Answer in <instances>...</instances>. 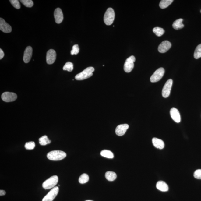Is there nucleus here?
Returning a JSON list of instances; mask_svg holds the SVG:
<instances>
[{
  "instance_id": "nucleus-1",
  "label": "nucleus",
  "mask_w": 201,
  "mask_h": 201,
  "mask_svg": "<svg viewBox=\"0 0 201 201\" xmlns=\"http://www.w3.org/2000/svg\"><path fill=\"white\" fill-rule=\"evenodd\" d=\"M66 156V154L64 152L59 150L51 151L47 154L48 159L52 160H60L64 159Z\"/></svg>"
},
{
  "instance_id": "nucleus-17",
  "label": "nucleus",
  "mask_w": 201,
  "mask_h": 201,
  "mask_svg": "<svg viewBox=\"0 0 201 201\" xmlns=\"http://www.w3.org/2000/svg\"><path fill=\"white\" fill-rule=\"evenodd\" d=\"M152 141L154 146L157 148L162 150L164 148V146H165V144H164L163 141L160 139L154 137L152 139Z\"/></svg>"
},
{
  "instance_id": "nucleus-15",
  "label": "nucleus",
  "mask_w": 201,
  "mask_h": 201,
  "mask_svg": "<svg viewBox=\"0 0 201 201\" xmlns=\"http://www.w3.org/2000/svg\"><path fill=\"white\" fill-rule=\"evenodd\" d=\"M171 117L174 122L177 123H180L181 121V116L178 110L175 108H172L170 111Z\"/></svg>"
},
{
  "instance_id": "nucleus-21",
  "label": "nucleus",
  "mask_w": 201,
  "mask_h": 201,
  "mask_svg": "<svg viewBox=\"0 0 201 201\" xmlns=\"http://www.w3.org/2000/svg\"><path fill=\"white\" fill-rule=\"evenodd\" d=\"M100 155L106 158L112 159L114 157L113 152L108 150H104L100 152Z\"/></svg>"
},
{
  "instance_id": "nucleus-30",
  "label": "nucleus",
  "mask_w": 201,
  "mask_h": 201,
  "mask_svg": "<svg viewBox=\"0 0 201 201\" xmlns=\"http://www.w3.org/2000/svg\"><path fill=\"white\" fill-rule=\"evenodd\" d=\"M79 48L78 45L75 44L73 46L70 53L72 55H76L79 53Z\"/></svg>"
},
{
  "instance_id": "nucleus-16",
  "label": "nucleus",
  "mask_w": 201,
  "mask_h": 201,
  "mask_svg": "<svg viewBox=\"0 0 201 201\" xmlns=\"http://www.w3.org/2000/svg\"><path fill=\"white\" fill-rule=\"evenodd\" d=\"M55 21L57 23H62L63 19V15L62 11L60 8H58L55 10L54 12Z\"/></svg>"
},
{
  "instance_id": "nucleus-3",
  "label": "nucleus",
  "mask_w": 201,
  "mask_h": 201,
  "mask_svg": "<svg viewBox=\"0 0 201 201\" xmlns=\"http://www.w3.org/2000/svg\"><path fill=\"white\" fill-rule=\"evenodd\" d=\"M115 11L113 8H108L104 16V20L105 24L107 26L111 25L115 20Z\"/></svg>"
},
{
  "instance_id": "nucleus-8",
  "label": "nucleus",
  "mask_w": 201,
  "mask_h": 201,
  "mask_svg": "<svg viewBox=\"0 0 201 201\" xmlns=\"http://www.w3.org/2000/svg\"><path fill=\"white\" fill-rule=\"evenodd\" d=\"M172 83L173 81L172 79H168L165 83L162 90V95L164 98H167L170 95Z\"/></svg>"
},
{
  "instance_id": "nucleus-6",
  "label": "nucleus",
  "mask_w": 201,
  "mask_h": 201,
  "mask_svg": "<svg viewBox=\"0 0 201 201\" xmlns=\"http://www.w3.org/2000/svg\"><path fill=\"white\" fill-rule=\"evenodd\" d=\"M165 73V70L162 68L158 69L156 70L150 78V81L152 83H156L161 79Z\"/></svg>"
},
{
  "instance_id": "nucleus-26",
  "label": "nucleus",
  "mask_w": 201,
  "mask_h": 201,
  "mask_svg": "<svg viewBox=\"0 0 201 201\" xmlns=\"http://www.w3.org/2000/svg\"><path fill=\"white\" fill-rule=\"evenodd\" d=\"M153 31L158 37L161 36L165 33V31L163 28L159 27L154 28L153 29Z\"/></svg>"
},
{
  "instance_id": "nucleus-25",
  "label": "nucleus",
  "mask_w": 201,
  "mask_h": 201,
  "mask_svg": "<svg viewBox=\"0 0 201 201\" xmlns=\"http://www.w3.org/2000/svg\"><path fill=\"white\" fill-rule=\"evenodd\" d=\"M194 57L196 59L201 58V44L198 46L194 51Z\"/></svg>"
},
{
  "instance_id": "nucleus-23",
  "label": "nucleus",
  "mask_w": 201,
  "mask_h": 201,
  "mask_svg": "<svg viewBox=\"0 0 201 201\" xmlns=\"http://www.w3.org/2000/svg\"><path fill=\"white\" fill-rule=\"evenodd\" d=\"M173 2V0H162L160 3V7L161 9H165L171 4Z\"/></svg>"
},
{
  "instance_id": "nucleus-19",
  "label": "nucleus",
  "mask_w": 201,
  "mask_h": 201,
  "mask_svg": "<svg viewBox=\"0 0 201 201\" xmlns=\"http://www.w3.org/2000/svg\"><path fill=\"white\" fill-rule=\"evenodd\" d=\"M182 21H183V19H181V18L178 19L174 21L172 24V26L174 29L178 30L183 28L184 25L182 23Z\"/></svg>"
},
{
  "instance_id": "nucleus-33",
  "label": "nucleus",
  "mask_w": 201,
  "mask_h": 201,
  "mask_svg": "<svg viewBox=\"0 0 201 201\" xmlns=\"http://www.w3.org/2000/svg\"><path fill=\"white\" fill-rule=\"evenodd\" d=\"M5 54L2 49H0V59H2L4 57Z\"/></svg>"
},
{
  "instance_id": "nucleus-34",
  "label": "nucleus",
  "mask_w": 201,
  "mask_h": 201,
  "mask_svg": "<svg viewBox=\"0 0 201 201\" xmlns=\"http://www.w3.org/2000/svg\"><path fill=\"white\" fill-rule=\"evenodd\" d=\"M6 192L5 191L3 190H0V196H2L5 195Z\"/></svg>"
},
{
  "instance_id": "nucleus-13",
  "label": "nucleus",
  "mask_w": 201,
  "mask_h": 201,
  "mask_svg": "<svg viewBox=\"0 0 201 201\" xmlns=\"http://www.w3.org/2000/svg\"><path fill=\"white\" fill-rule=\"evenodd\" d=\"M33 54V48L30 46L26 47L23 54V60L25 63H29Z\"/></svg>"
},
{
  "instance_id": "nucleus-29",
  "label": "nucleus",
  "mask_w": 201,
  "mask_h": 201,
  "mask_svg": "<svg viewBox=\"0 0 201 201\" xmlns=\"http://www.w3.org/2000/svg\"><path fill=\"white\" fill-rule=\"evenodd\" d=\"M35 146L36 145L35 142H26L25 145V148L27 150H33L35 148Z\"/></svg>"
},
{
  "instance_id": "nucleus-7",
  "label": "nucleus",
  "mask_w": 201,
  "mask_h": 201,
  "mask_svg": "<svg viewBox=\"0 0 201 201\" xmlns=\"http://www.w3.org/2000/svg\"><path fill=\"white\" fill-rule=\"evenodd\" d=\"M59 192L58 187H55L50 191L43 198L42 201H52L55 198Z\"/></svg>"
},
{
  "instance_id": "nucleus-2",
  "label": "nucleus",
  "mask_w": 201,
  "mask_h": 201,
  "mask_svg": "<svg viewBox=\"0 0 201 201\" xmlns=\"http://www.w3.org/2000/svg\"><path fill=\"white\" fill-rule=\"evenodd\" d=\"M94 70V68L93 67H88L81 72L77 74L75 77V79L81 80L89 78L93 76V72Z\"/></svg>"
},
{
  "instance_id": "nucleus-24",
  "label": "nucleus",
  "mask_w": 201,
  "mask_h": 201,
  "mask_svg": "<svg viewBox=\"0 0 201 201\" xmlns=\"http://www.w3.org/2000/svg\"><path fill=\"white\" fill-rule=\"evenodd\" d=\"M89 180V177L88 174H82L79 179V182L82 184H85L88 182Z\"/></svg>"
},
{
  "instance_id": "nucleus-22",
  "label": "nucleus",
  "mask_w": 201,
  "mask_h": 201,
  "mask_svg": "<svg viewBox=\"0 0 201 201\" xmlns=\"http://www.w3.org/2000/svg\"><path fill=\"white\" fill-rule=\"evenodd\" d=\"M39 142L40 145L45 146L51 143V141L48 139L47 136L44 135L39 138Z\"/></svg>"
},
{
  "instance_id": "nucleus-31",
  "label": "nucleus",
  "mask_w": 201,
  "mask_h": 201,
  "mask_svg": "<svg viewBox=\"0 0 201 201\" xmlns=\"http://www.w3.org/2000/svg\"><path fill=\"white\" fill-rule=\"evenodd\" d=\"M9 1L12 5L16 9H19L21 8L19 2L18 0H10Z\"/></svg>"
},
{
  "instance_id": "nucleus-11",
  "label": "nucleus",
  "mask_w": 201,
  "mask_h": 201,
  "mask_svg": "<svg viewBox=\"0 0 201 201\" xmlns=\"http://www.w3.org/2000/svg\"><path fill=\"white\" fill-rule=\"evenodd\" d=\"M171 46V44L170 41L167 40L163 41L158 46V51L160 53H165L170 49Z\"/></svg>"
},
{
  "instance_id": "nucleus-5",
  "label": "nucleus",
  "mask_w": 201,
  "mask_h": 201,
  "mask_svg": "<svg viewBox=\"0 0 201 201\" xmlns=\"http://www.w3.org/2000/svg\"><path fill=\"white\" fill-rule=\"evenodd\" d=\"M135 58L133 56L129 57L125 60L124 66V69L125 72L129 73L133 70L134 64V63L135 61Z\"/></svg>"
},
{
  "instance_id": "nucleus-12",
  "label": "nucleus",
  "mask_w": 201,
  "mask_h": 201,
  "mask_svg": "<svg viewBox=\"0 0 201 201\" xmlns=\"http://www.w3.org/2000/svg\"><path fill=\"white\" fill-rule=\"evenodd\" d=\"M0 30L6 33H11L12 30L11 26L1 18H0Z\"/></svg>"
},
{
  "instance_id": "nucleus-35",
  "label": "nucleus",
  "mask_w": 201,
  "mask_h": 201,
  "mask_svg": "<svg viewBox=\"0 0 201 201\" xmlns=\"http://www.w3.org/2000/svg\"><path fill=\"white\" fill-rule=\"evenodd\" d=\"M86 201H91V200H86Z\"/></svg>"
},
{
  "instance_id": "nucleus-32",
  "label": "nucleus",
  "mask_w": 201,
  "mask_h": 201,
  "mask_svg": "<svg viewBox=\"0 0 201 201\" xmlns=\"http://www.w3.org/2000/svg\"><path fill=\"white\" fill-rule=\"evenodd\" d=\"M194 176L195 178L201 180V169H198L194 172Z\"/></svg>"
},
{
  "instance_id": "nucleus-36",
  "label": "nucleus",
  "mask_w": 201,
  "mask_h": 201,
  "mask_svg": "<svg viewBox=\"0 0 201 201\" xmlns=\"http://www.w3.org/2000/svg\"><path fill=\"white\" fill-rule=\"evenodd\" d=\"M200 12H201V11H200Z\"/></svg>"
},
{
  "instance_id": "nucleus-28",
  "label": "nucleus",
  "mask_w": 201,
  "mask_h": 201,
  "mask_svg": "<svg viewBox=\"0 0 201 201\" xmlns=\"http://www.w3.org/2000/svg\"><path fill=\"white\" fill-rule=\"evenodd\" d=\"M20 1L27 7L31 8L34 5L33 2L31 0H21Z\"/></svg>"
},
{
  "instance_id": "nucleus-9",
  "label": "nucleus",
  "mask_w": 201,
  "mask_h": 201,
  "mask_svg": "<svg viewBox=\"0 0 201 201\" xmlns=\"http://www.w3.org/2000/svg\"><path fill=\"white\" fill-rule=\"evenodd\" d=\"M1 98L5 102H10L15 101L17 98V96L16 93L7 92L2 94Z\"/></svg>"
},
{
  "instance_id": "nucleus-10",
  "label": "nucleus",
  "mask_w": 201,
  "mask_h": 201,
  "mask_svg": "<svg viewBox=\"0 0 201 201\" xmlns=\"http://www.w3.org/2000/svg\"><path fill=\"white\" fill-rule=\"evenodd\" d=\"M56 58V53L54 50L50 49L47 52L46 62L48 64H52L55 62Z\"/></svg>"
},
{
  "instance_id": "nucleus-20",
  "label": "nucleus",
  "mask_w": 201,
  "mask_h": 201,
  "mask_svg": "<svg viewBox=\"0 0 201 201\" xmlns=\"http://www.w3.org/2000/svg\"><path fill=\"white\" fill-rule=\"evenodd\" d=\"M105 177L107 180L112 182L116 179L117 175L115 172H113L108 171L105 173Z\"/></svg>"
},
{
  "instance_id": "nucleus-18",
  "label": "nucleus",
  "mask_w": 201,
  "mask_h": 201,
  "mask_svg": "<svg viewBox=\"0 0 201 201\" xmlns=\"http://www.w3.org/2000/svg\"><path fill=\"white\" fill-rule=\"evenodd\" d=\"M156 187L158 190L166 192L168 190L169 187L167 184L163 181H160L157 183Z\"/></svg>"
},
{
  "instance_id": "nucleus-4",
  "label": "nucleus",
  "mask_w": 201,
  "mask_h": 201,
  "mask_svg": "<svg viewBox=\"0 0 201 201\" xmlns=\"http://www.w3.org/2000/svg\"><path fill=\"white\" fill-rule=\"evenodd\" d=\"M58 177L57 175H53L43 182V187L45 189L53 188L58 184Z\"/></svg>"
},
{
  "instance_id": "nucleus-27",
  "label": "nucleus",
  "mask_w": 201,
  "mask_h": 201,
  "mask_svg": "<svg viewBox=\"0 0 201 201\" xmlns=\"http://www.w3.org/2000/svg\"><path fill=\"white\" fill-rule=\"evenodd\" d=\"M73 69V64L70 62H68L63 67V70H67L69 72H71Z\"/></svg>"
},
{
  "instance_id": "nucleus-14",
  "label": "nucleus",
  "mask_w": 201,
  "mask_h": 201,
  "mask_svg": "<svg viewBox=\"0 0 201 201\" xmlns=\"http://www.w3.org/2000/svg\"><path fill=\"white\" fill-rule=\"evenodd\" d=\"M129 127V125L127 124H122V125H118L115 129V133L119 136H122L125 135Z\"/></svg>"
}]
</instances>
